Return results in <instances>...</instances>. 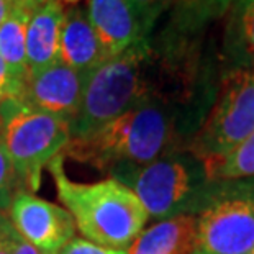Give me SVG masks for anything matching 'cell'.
<instances>
[{
	"label": "cell",
	"instance_id": "cell-4",
	"mask_svg": "<svg viewBox=\"0 0 254 254\" xmlns=\"http://www.w3.org/2000/svg\"><path fill=\"white\" fill-rule=\"evenodd\" d=\"M109 174L133 190L149 218L156 220L198 213L212 195L210 187L217 184L208 181L203 164L189 151L143 166L117 164Z\"/></svg>",
	"mask_w": 254,
	"mask_h": 254
},
{
	"label": "cell",
	"instance_id": "cell-15",
	"mask_svg": "<svg viewBox=\"0 0 254 254\" xmlns=\"http://www.w3.org/2000/svg\"><path fill=\"white\" fill-rule=\"evenodd\" d=\"M205 174L212 182H231L254 177V131L225 154L223 158L203 164Z\"/></svg>",
	"mask_w": 254,
	"mask_h": 254
},
{
	"label": "cell",
	"instance_id": "cell-3",
	"mask_svg": "<svg viewBox=\"0 0 254 254\" xmlns=\"http://www.w3.org/2000/svg\"><path fill=\"white\" fill-rule=\"evenodd\" d=\"M151 69L153 50L149 41L143 40L92 71L79 112L71 122L72 139L89 136L134 107L161 100Z\"/></svg>",
	"mask_w": 254,
	"mask_h": 254
},
{
	"label": "cell",
	"instance_id": "cell-24",
	"mask_svg": "<svg viewBox=\"0 0 254 254\" xmlns=\"http://www.w3.org/2000/svg\"><path fill=\"white\" fill-rule=\"evenodd\" d=\"M12 5H18V7L28 8L31 12H35L36 8H40L41 5H45L48 0H8Z\"/></svg>",
	"mask_w": 254,
	"mask_h": 254
},
{
	"label": "cell",
	"instance_id": "cell-23",
	"mask_svg": "<svg viewBox=\"0 0 254 254\" xmlns=\"http://www.w3.org/2000/svg\"><path fill=\"white\" fill-rule=\"evenodd\" d=\"M13 254H46L40 250H36L35 246H31L30 243H26L25 240L17 235V240H15V248H13Z\"/></svg>",
	"mask_w": 254,
	"mask_h": 254
},
{
	"label": "cell",
	"instance_id": "cell-16",
	"mask_svg": "<svg viewBox=\"0 0 254 254\" xmlns=\"http://www.w3.org/2000/svg\"><path fill=\"white\" fill-rule=\"evenodd\" d=\"M171 5L182 30H197L226 13L231 0H171Z\"/></svg>",
	"mask_w": 254,
	"mask_h": 254
},
{
	"label": "cell",
	"instance_id": "cell-21",
	"mask_svg": "<svg viewBox=\"0 0 254 254\" xmlns=\"http://www.w3.org/2000/svg\"><path fill=\"white\" fill-rule=\"evenodd\" d=\"M17 231L13 230L7 215L0 217V254H13Z\"/></svg>",
	"mask_w": 254,
	"mask_h": 254
},
{
	"label": "cell",
	"instance_id": "cell-27",
	"mask_svg": "<svg viewBox=\"0 0 254 254\" xmlns=\"http://www.w3.org/2000/svg\"><path fill=\"white\" fill-rule=\"evenodd\" d=\"M59 2H64V3H79L80 0H59Z\"/></svg>",
	"mask_w": 254,
	"mask_h": 254
},
{
	"label": "cell",
	"instance_id": "cell-7",
	"mask_svg": "<svg viewBox=\"0 0 254 254\" xmlns=\"http://www.w3.org/2000/svg\"><path fill=\"white\" fill-rule=\"evenodd\" d=\"M213 190L197 213L200 254H250L254 248V182Z\"/></svg>",
	"mask_w": 254,
	"mask_h": 254
},
{
	"label": "cell",
	"instance_id": "cell-14",
	"mask_svg": "<svg viewBox=\"0 0 254 254\" xmlns=\"http://www.w3.org/2000/svg\"><path fill=\"white\" fill-rule=\"evenodd\" d=\"M31 10L12 5L10 12L0 23V58L7 64L8 72L12 75L17 94L20 85L28 75L26 66V28L31 17ZM17 97V95H15Z\"/></svg>",
	"mask_w": 254,
	"mask_h": 254
},
{
	"label": "cell",
	"instance_id": "cell-1",
	"mask_svg": "<svg viewBox=\"0 0 254 254\" xmlns=\"http://www.w3.org/2000/svg\"><path fill=\"white\" fill-rule=\"evenodd\" d=\"M179 139L174 113L163 100H153L125 112L89 136L71 139L63 158L100 171L117 164L143 166L179 153Z\"/></svg>",
	"mask_w": 254,
	"mask_h": 254
},
{
	"label": "cell",
	"instance_id": "cell-18",
	"mask_svg": "<svg viewBox=\"0 0 254 254\" xmlns=\"http://www.w3.org/2000/svg\"><path fill=\"white\" fill-rule=\"evenodd\" d=\"M18 187L20 184L17 174H15V169L10 163L7 153H5L2 136H0V217L7 215L13 195L18 192Z\"/></svg>",
	"mask_w": 254,
	"mask_h": 254
},
{
	"label": "cell",
	"instance_id": "cell-20",
	"mask_svg": "<svg viewBox=\"0 0 254 254\" xmlns=\"http://www.w3.org/2000/svg\"><path fill=\"white\" fill-rule=\"evenodd\" d=\"M55 254H127L125 250H115V248H107L95 245L85 238H72L67 245H64L61 250Z\"/></svg>",
	"mask_w": 254,
	"mask_h": 254
},
{
	"label": "cell",
	"instance_id": "cell-12",
	"mask_svg": "<svg viewBox=\"0 0 254 254\" xmlns=\"http://www.w3.org/2000/svg\"><path fill=\"white\" fill-rule=\"evenodd\" d=\"M125 251L127 254H197V215L159 220L143 230Z\"/></svg>",
	"mask_w": 254,
	"mask_h": 254
},
{
	"label": "cell",
	"instance_id": "cell-5",
	"mask_svg": "<svg viewBox=\"0 0 254 254\" xmlns=\"http://www.w3.org/2000/svg\"><path fill=\"white\" fill-rule=\"evenodd\" d=\"M0 136L20 187L35 192L48 164L71 143V123L26 109L18 100L0 102Z\"/></svg>",
	"mask_w": 254,
	"mask_h": 254
},
{
	"label": "cell",
	"instance_id": "cell-26",
	"mask_svg": "<svg viewBox=\"0 0 254 254\" xmlns=\"http://www.w3.org/2000/svg\"><path fill=\"white\" fill-rule=\"evenodd\" d=\"M253 2V0H231V5L230 7H241V5H246Z\"/></svg>",
	"mask_w": 254,
	"mask_h": 254
},
{
	"label": "cell",
	"instance_id": "cell-6",
	"mask_svg": "<svg viewBox=\"0 0 254 254\" xmlns=\"http://www.w3.org/2000/svg\"><path fill=\"white\" fill-rule=\"evenodd\" d=\"M253 131L254 67H236L221 79L212 110L187 151L208 164L228 154Z\"/></svg>",
	"mask_w": 254,
	"mask_h": 254
},
{
	"label": "cell",
	"instance_id": "cell-17",
	"mask_svg": "<svg viewBox=\"0 0 254 254\" xmlns=\"http://www.w3.org/2000/svg\"><path fill=\"white\" fill-rule=\"evenodd\" d=\"M231 8V30L238 48L254 61V0Z\"/></svg>",
	"mask_w": 254,
	"mask_h": 254
},
{
	"label": "cell",
	"instance_id": "cell-25",
	"mask_svg": "<svg viewBox=\"0 0 254 254\" xmlns=\"http://www.w3.org/2000/svg\"><path fill=\"white\" fill-rule=\"evenodd\" d=\"M10 7H12V3H10L8 0H0V23L7 18V15L10 12Z\"/></svg>",
	"mask_w": 254,
	"mask_h": 254
},
{
	"label": "cell",
	"instance_id": "cell-29",
	"mask_svg": "<svg viewBox=\"0 0 254 254\" xmlns=\"http://www.w3.org/2000/svg\"><path fill=\"white\" fill-rule=\"evenodd\" d=\"M0 127H2V120H0Z\"/></svg>",
	"mask_w": 254,
	"mask_h": 254
},
{
	"label": "cell",
	"instance_id": "cell-19",
	"mask_svg": "<svg viewBox=\"0 0 254 254\" xmlns=\"http://www.w3.org/2000/svg\"><path fill=\"white\" fill-rule=\"evenodd\" d=\"M127 2L134 8V12L149 30L153 28L156 18L171 5V0H127Z\"/></svg>",
	"mask_w": 254,
	"mask_h": 254
},
{
	"label": "cell",
	"instance_id": "cell-13",
	"mask_svg": "<svg viewBox=\"0 0 254 254\" xmlns=\"http://www.w3.org/2000/svg\"><path fill=\"white\" fill-rule=\"evenodd\" d=\"M64 8L59 0H48L31 13L26 28V66L28 74L58 63L59 36L64 21Z\"/></svg>",
	"mask_w": 254,
	"mask_h": 254
},
{
	"label": "cell",
	"instance_id": "cell-2",
	"mask_svg": "<svg viewBox=\"0 0 254 254\" xmlns=\"http://www.w3.org/2000/svg\"><path fill=\"white\" fill-rule=\"evenodd\" d=\"M63 156L48 164L59 202L85 240L95 245L127 250L144 230L149 215L127 186L115 179L75 182L64 172Z\"/></svg>",
	"mask_w": 254,
	"mask_h": 254
},
{
	"label": "cell",
	"instance_id": "cell-8",
	"mask_svg": "<svg viewBox=\"0 0 254 254\" xmlns=\"http://www.w3.org/2000/svg\"><path fill=\"white\" fill-rule=\"evenodd\" d=\"M7 217L21 240L46 254L58 253L77 230L66 208L26 190L13 195Z\"/></svg>",
	"mask_w": 254,
	"mask_h": 254
},
{
	"label": "cell",
	"instance_id": "cell-11",
	"mask_svg": "<svg viewBox=\"0 0 254 254\" xmlns=\"http://www.w3.org/2000/svg\"><path fill=\"white\" fill-rule=\"evenodd\" d=\"M107 61V55L87 18L84 8H71L64 13L59 36L58 63L79 72L90 74Z\"/></svg>",
	"mask_w": 254,
	"mask_h": 254
},
{
	"label": "cell",
	"instance_id": "cell-10",
	"mask_svg": "<svg viewBox=\"0 0 254 254\" xmlns=\"http://www.w3.org/2000/svg\"><path fill=\"white\" fill-rule=\"evenodd\" d=\"M85 13L107 59L122 55L129 46L148 40L151 31L127 0H87Z\"/></svg>",
	"mask_w": 254,
	"mask_h": 254
},
{
	"label": "cell",
	"instance_id": "cell-30",
	"mask_svg": "<svg viewBox=\"0 0 254 254\" xmlns=\"http://www.w3.org/2000/svg\"><path fill=\"white\" fill-rule=\"evenodd\" d=\"M197 254H200V253H197Z\"/></svg>",
	"mask_w": 254,
	"mask_h": 254
},
{
	"label": "cell",
	"instance_id": "cell-28",
	"mask_svg": "<svg viewBox=\"0 0 254 254\" xmlns=\"http://www.w3.org/2000/svg\"><path fill=\"white\" fill-rule=\"evenodd\" d=\"M250 254H254V248H253V250H251V253Z\"/></svg>",
	"mask_w": 254,
	"mask_h": 254
},
{
	"label": "cell",
	"instance_id": "cell-9",
	"mask_svg": "<svg viewBox=\"0 0 254 254\" xmlns=\"http://www.w3.org/2000/svg\"><path fill=\"white\" fill-rule=\"evenodd\" d=\"M89 75L56 63L26 75L15 100L26 109L48 113L71 123L79 112Z\"/></svg>",
	"mask_w": 254,
	"mask_h": 254
},
{
	"label": "cell",
	"instance_id": "cell-22",
	"mask_svg": "<svg viewBox=\"0 0 254 254\" xmlns=\"http://www.w3.org/2000/svg\"><path fill=\"white\" fill-rule=\"evenodd\" d=\"M15 95H17V85H15L12 75L8 72L7 64L0 58V102L15 99Z\"/></svg>",
	"mask_w": 254,
	"mask_h": 254
}]
</instances>
